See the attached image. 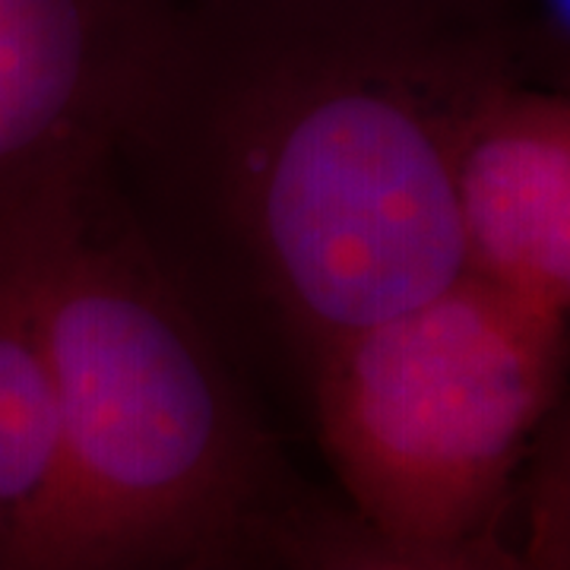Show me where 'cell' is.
<instances>
[{
    "mask_svg": "<svg viewBox=\"0 0 570 570\" xmlns=\"http://www.w3.org/2000/svg\"><path fill=\"white\" fill-rule=\"evenodd\" d=\"M61 475L0 570H178L288 498L209 321L102 178L29 216Z\"/></svg>",
    "mask_w": 570,
    "mask_h": 570,
    "instance_id": "cell-1",
    "label": "cell"
},
{
    "mask_svg": "<svg viewBox=\"0 0 570 570\" xmlns=\"http://www.w3.org/2000/svg\"><path fill=\"white\" fill-rule=\"evenodd\" d=\"M469 102H425L381 77H321L245 105L190 163L127 178L187 216L225 283L311 371L330 346L469 273L456 200Z\"/></svg>",
    "mask_w": 570,
    "mask_h": 570,
    "instance_id": "cell-2",
    "label": "cell"
},
{
    "mask_svg": "<svg viewBox=\"0 0 570 570\" xmlns=\"http://www.w3.org/2000/svg\"><path fill=\"white\" fill-rule=\"evenodd\" d=\"M346 508L384 539L501 530L532 441L568 396L570 321L466 273L311 365Z\"/></svg>",
    "mask_w": 570,
    "mask_h": 570,
    "instance_id": "cell-3",
    "label": "cell"
},
{
    "mask_svg": "<svg viewBox=\"0 0 570 570\" xmlns=\"http://www.w3.org/2000/svg\"><path fill=\"white\" fill-rule=\"evenodd\" d=\"M456 200L469 273L570 321V96H475Z\"/></svg>",
    "mask_w": 570,
    "mask_h": 570,
    "instance_id": "cell-4",
    "label": "cell"
},
{
    "mask_svg": "<svg viewBox=\"0 0 570 570\" xmlns=\"http://www.w3.org/2000/svg\"><path fill=\"white\" fill-rule=\"evenodd\" d=\"M92 0H0V225L92 184L115 149Z\"/></svg>",
    "mask_w": 570,
    "mask_h": 570,
    "instance_id": "cell-5",
    "label": "cell"
},
{
    "mask_svg": "<svg viewBox=\"0 0 570 570\" xmlns=\"http://www.w3.org/2000/svg\"><path fill=\"white\" fill-rule=\"evenodd\" d=\"M61 475V403L41 336L29 216L0 225V554L29 530Z\"/></svg>",
    "mask_w": 570,
    "mask_h": 570,
    "instance_id": "cell-6",
    "label": "cell"
},
{
    "mask_svg": "<svg viewBox=\"0 0 570 570\" xmlns=\"http://www.w3.org/2000/svg\"><path fill=\"white\" fill-rule=\"evenodd\" d=\"M266 570H539L501 530L450 546H403L348 508L285 498L266 523Z\"/></svg>",
    "mask_w": 570,
    "mask_h": 570,
    "instance_id": "cell-7",
    "label": "cell"
},
{
    "mask_svg": "<svg viewBox=\"0 0 570 570\" xmlns=\"http://www.w3.org/2000/svg\"><path fill=\"white\" fill-rule=\"evenodd\" d=\"M513 504L523 510V554L539 570H570V396L532 441Z\"/></svg>",
    "mask_w": 570,
    "mask_h": 570,
    "instance_id": "cell-8",
    "label": "cell"
},
{
    "mask_svg": "<svg viewBox=\"0 0 570 570\" xmlns=\"http://www.w3.org/2000/svg\"><path fill=\"white\" fill-rule=\"evenodd\" d=\"M266 520L247 539L235 542L232 549L216 551V554L178 570H266Z\"/></svg>",
    "mask_w": 570,
    "mask_h": 570,
    "instance_id": "cell-9",
    "label": "cell"
}]
</instances>
